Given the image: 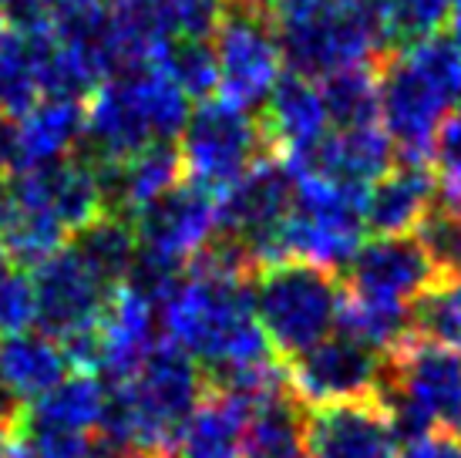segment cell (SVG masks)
Segmentation results:
<instances>
[{
	"label": "cell",
	"instance_id": "1",
	"mask_svg": "<svg viewBox=\"0 0 461 458\" xmlns=\"http://www.w3.org/2000/svg\"><path fill=\"white\" fill-rule=\"evenodd\" d=\"M158 327L193 357L205 381H222L276 357L253 307V280L195 260L158 300Z\"/></svg>",
	"mask_w": 461,
	"mask_h": 458
},
{
	"label": "cell",
	"instance_id": "2",
	"mask_svg": "<svg viewBox=\"0 0 461 458\" xmlns=\"http://www.w3.org/2000/svg\"><path fill=\"white\" fill-rule=\"evenodd\" d=\"M381 125L401 162L431 166V149L461 91V44L435 34L377 64Z\"/></svg>",
	"mask_w": 461,
	"mask_h": 458
},
{
	"label": "cell",
	"instance_id": "3",
	"mask_svg": "<svg viewBox=\"0 0 461 458\" xmlns=\"http://www.w3.org/2000/svg\"><path fill=\"white\" fill-rule=\"evenodd\" d=\"M267 14L283 61L313 81L347 68H377L394 51L384 7L357 0H269Z\"/></svg>",
	"mask_w": 461,
	"mask_h": 458
},
{
	"label": "cell",
	"instance_id": "4",
	"mask_svg": "<svg viewBox=\"0 0 461 458\" xmlns=\"http://www.w3.org/2000/svg\"><path fill=\"white\" fill-rule=\"evenodd\" d=\"M203 388L205 374L193 357L168 341L158 344L135 378L115 384L102 432L95 438L176 455L179 435L199 405Z\"/></svg>",
	"mask_w": 461,
	"mask_h": 458
},
{
	"label": "cell",
	"instance_id": "5",
	"mask_svg": "<svg viewBox=\"0 0 461 458\" xmlns=\"http://www.w3.org/2000/svg\"><path fill=\"white\" fill-rule=\"evenodd\" d=\"M384 401L397 445L431 432L461 435V354L408 334L387 354Z\"/></svg>",
	"mask_w": 461,
	"mask_h": 458
},
{
	"label": "cell",
	"instance_id": "6",
	"mask_svg": "<svg viewBox=\"0 0 461 458\" xmlns=\"http://www.w3.org/2000/svg\"><path fill=\"white\" fill-rule=\"evenodd\" d=\"M340 273L283 260L259 270L253 280V307L269 347L280 361H296L337 334Z\"/></svg>",
	"mask_w": 461,
	"mask_h": 458
},
{
	"label": "cell",
	"instance_id": "7",
	"mask_svg": "<svg viewBox=\"0 0 461 458\" xmlns=\"http://www.w3.org/2000/svg\"><path fill=\"white\" fill-rule=\"evenodd\" d=\"M185 179L199 189L222 196L232 182L273 155L263 118L226 98H205L193 108L179 135Z\"/></svg>",
	"mask_w": 461,
	"mask_h": 458
},
{
	"label": "cell",
	"instance_id": "8",
	"mask_svg": "<svg viewBox=\"0 0 461 458\" xmlns=\"http://www.w3.org/2000/svg\"><path fill=\"white\" fill-rule=\"evenodd\" d=\"M296 199L283 223V253L310 267L344 273L347 263L364 246V199L367 192H354L321 179L294 182Z\"/></svg>",
	"mask_w": 461,
	"mask_h": 458
},
{
	"label": "cell",
	"instance_id": "9",
	"mask_svg": "<svg viewBox=\"0 0 461 458\" xmlns=\"http://www.w3.org/2000/svg\"><path fill=\"white\" fill-rule=\"evenodd\" d=\"M212 54L219 68V98L257 112L267 105L283 78V48L267 11L230 7L216 38Z\"/></svg>",
	"mask_w": 461,
	"mask_h": 458
},
{
	"label": "cell",
	"instance_id": "10",
	"mask_svg": "<svg viewBox=\"0 0 461 458\" xmlns=\"http://www.w3.org/2000/svg\"><path fill=\"white\" fill-rule=\"evenodd\" d=\"M387 354L367 344L333 334L303 357L286 364L290 395L303 408H327L344 401H371L384 395Z\"/></svg>",
	"mask_w": 461,
	"mask_h": 458
},
{
	"label": "cell",
	"instance_id": "11",
	"mask_svg": "<svg viewBox=\"0 0 461 458\" xmlns=\"http://www.w3.org/2000/svg\"><path fill=\"white\" fill-rule=\"evenodd\" d=\"M438 280H445V273L414 233L364 240L357 256L340 273V283L350 297L391 310H414V304Z\"/></svg>",
	"mask_w": 461,
	"mask_h": 458
},
{
	"label": "cell",
	"instance_id": "12",
	"mask_svg": "<svg viewBox=\"0 0 461 458\" xmlns=\"http://www.w3.org/2000/svg\"><path fill=\"white\" fill-rule=\"evenodd\" d=\"M31 280L38 297V327L58 344L95 331L108 297L115 290L85 263V256L75 246H65L48 263H41L31 273Z\"/></svg>",
	"mask_w": 461,
	"mask_h": 458
},
{
	"label": "cell",
	"instance_id": "13",
	"mask_svg": "<svg viewBox=\"0 0 461 458\" xmlns=\"http://www.w3.org/2000/svg\"><path fill=\"white\" fill-rule=\"evenodd\" d=\"M7 189L31 203L34 209L48 213L68 229V236H77L81 229L108 213V196L102 186V172L88 155H68L61 162L41 169H27L7 182Z\"/></svg>",
	"mask_w": 461,
	"mask_h": 458
},
{
	"label": "cell",
	"instance_id": "14",
	"mask_svg": "<svg viewBox=\"0 0 461 458\" xmlns=\"http://www.w3.org/2000/svg\"><path fill=\"white\" fill-rule=\"evenodd\" d=\"M158 307L135 283H118L95 324V371L112 384H125L158 347Z\"/></svg>",
	"mask_w": 461,
	"mask_h": 458
},
{
	"label": "cell",
	"instance_id": "15",
	"mask_svg": "<svg viewBox=\"0 0 461 458\" xmlns=\"http://www.w3.org/2000/svg\"><path fill=\"white\" fill-rule=\"evenodd\" d=\"M307 458H397V435L381 398L307 408Z\"/></svg>",
	"mask_w": 461,
	"mask_h": 458
},
{
	"label": "cell",
	"instance_id": "16",
	"mask_svg": "<svg viewBox=\"0 0 461 458\" xmlns=\"http://www.w3.org/2000/svg\"><path fill=\"white\" fill-rule=\"evenodd\" d=\"M155 142L125 75L108 78L85 102V155L98 166H122Z\"/></svg>",
	"mask_w": 461,
	"mask_h": 458
},
{
	"label": "cell",
	"instance_id": "17",
	"mask_svg": "<svg viewBox=\"0 0 461 458\" xmlns=\"http://www.w3.org/2000/svg\"><path fill=\"white\" fill-rule=\"evenodd\" d=\"M259 118H263L273 152H280V159L310 152L313 145H321L330 135L333 128L321 81L296 75V71L280 78V85L267 98V108Z\"/></svg>",
	"mask_w": 461,
	"mask_h": 458
},
{
	"label": "cell",
	"instance_id": "18",
	"mask_svg": "<svg viewBox=\"0 0 461 458\" xmlns=\"http://www.w3.org/2000/svg\"><path fill=\"white\" fill-rule=\"evenodd\" d=\"M253 401L232 388L205 381L176 445V458H243Z\"/></svg>",
	"mask_w": 461,
	"mask_h": 458
},
{
	"label": "cell",
	"instance_id": "19",
	"mask_svg": "<svg viewBox=\"0 0 461 458\" xmlns=\"http://www.w3.org/2000/svg\"><path fill=\"white\" fill-rule=\"evenodd\" d=\"M438 203L435 169L421 162H394L364 199V226L377 236H411Z\"/></svg>",
	"mask_w": 461,
	"mask_h": 458
},
{
	"label": "cell",
	"instance_id": "20",
	"mask_svg": "<svg viewBox=\"0 0 461 458\" xmlns=\"http://www.w3.org/2000/svg\"><path fill=\"white\" fill-rule=\"evenodd\" d=\"M98 166V162H95ZM108 196V213L135 219L152 203L182 186V155L176 142H152L122 166H98Z\"/></svg>",
	"mask_w": 461,
	"mask_h": 458
},
{
	"label": "cell",
	"instance_id": "21",
	"mask_svg": "<svg viewBox=\"0 0 461 458\" xmlns=\"http://www.w3.org/2000/svg\"><path fill=\"white\" fill-rule=\"evenodd\" d=\"M85 145V105L41 98L24 118L14 122V155L17 172L61 162ZM14 172V176H17Z\"/></svg>",
	"mask_w": 461,
	"mask_h": 458
},
{
	"label": "cell",
	"instance_id": "22",
	"mask_svg": "<svg viewBox=\"0 0 461 458\" xmlns=\"http://www.w3.org/2000/svg\"><path fill=\"white\" fill-rule=\"evenodd\" d=\"M71 374L65 347L41 331L4 334L0 337V384L21 408L54 391Z\"/></svg>",
	"mask_w": 461,
	"mask_h": 458
},
{
	"label": "cell",
	"instance_id": "23",
	"mask_svg": "<svg viewBox=\"0 0 461 458\" xmlns=\"http://www.w3.org/2000/svg\"><path fill=\"white\" fill-rule=\"evenodd\" d=\"M112 405L108 384L91 374V371H71L54 391L34 401L24 411L27 428L54 435H77V438H95L102 432L104 415Z\"/></svg>",
	"mask_w": 461,
	"mask_h": 458
},
{
	"label": "cell",
	"instance_id": "24",
	"mask_svg": "<svg viewBox=\"0 0 461 458\" xmlns=\"http://www.w3.org/2000/svg\"><path fill=\"white\" fill-rule=\"evenodd\" d=\"M68 246V229L48 213L17 199L7 186L0 189V253L17 270H34Z\"/></svg>",
	"mask_w": 461,
	"mask_h": 458
},
{
	"label": "cell",
	"instance_id": "25",
	"mask_svg": "<svg viewBox=\"0 0 461 458\" xmlns=\"http://www.w3.org/2000/svg\"><path fill=\"white\" fill-rule=\"evenodd\" d=\"M307 408L290 391L253 408L243 458H307Z\"/></svg>",
	"mask_w": 461,
	"mask_h": 458
},
{
	"label": "cell",
	"instance_id": "26",
	"mask_svg": "<svg viewBox=\"0 0 461 458\" xmlns=\"http://www.w3.org/2000/svg\"><path fill=\"white\" fill-rule=\"evenodd\" d=\"M41 102L38 34L0 31V118L17 122Z\"/></svg>",
	"mask_w": 461,
	"mask_h": 458
},
{
	"label": "cell",
	"instance_id": "27",
	"mask_svg": "<svg viewBox=\"0 0 461 458\" xmlns=\"http://www.w3.org/2000/svg\"><path fill=\"white\" fill-rule=\"evenodd\" d=\"M71 246L85 256V263H88L108 287L129 283L131 270H135V260H139L135 226H131V219L118 216V213H104L98 223H91L88 229H81Z\"/></svg>",
	"mask_w": 461,
	"mask_h": 458
},
{
	"label": "cell",
	"instance_id": "28",
	"mask_svg": "<svg viewBox=\"0 0 461 458\" xmlns=\"http://www.w3.org/2000/svg\"><path fill=\"white\" fill-rule=\"evenodd\" d=\"M321 91L333 128L350 132V128L381 125V81L374 64L321 78Z\"/></svg>",
	"mask_w": 461,
	"mask_h": 458
},
{
	"label": "cell",
	"instance_id": "29",
	"mask_svg": "<svg viewBox=\"0 0 461 458\" xmlns=\"http://www.w3.org/2000/svg\"><path fill=\"white\" fill-rule=\"evenodd\" d=\"M135 88V98L141 105V114L152 128L155 142H172L176 135H182V128L193 114L189 95L162 71V68H145L135 75H125Z\"/></svg>",
	"mask_w": 461,
	"mask_h": 458
},
{
	"label": "cell",
	"instance_id": "30",
	"mask_svg": "<svg viewBox=\"0 0 461 458\" xmlns=\"http://www.w3.org/2000/svg\"><path fill=\"white\" fill-rule=\"evenodd\" d=\"M411 331L461 354V273L438 280L411 310Z\"/></svg>",
	"mask_w": 461,
	"mask_h": 458
},
{
	"label": "cell",
	"instance_id": "31",
	"mask_svg": "<svg viewBox=\"0 0 461 458\" xmlns=\"http://www.w3.org/2000/svg\"><path fill=\"white\" fill-rule=\"evenodd\" d=\"M158 68L189 95V102H193V98L205 102V98H212L219 88L216 54H212V44H209V41L172 38L166 54H162V61H158Z\"/></svg>",
	"mask_w": 461,
	"mask_h": 458
},
{
	"label": "cell",
	"instance_id": "32",
	"mask_svg": "<svg viewBox=\"0 0 461 458\" xmlns=\"http://www.w3.org/2000/svg\"><path fill=\"white\" fill-rule=\"evenodd\" d=\"M451 0H387V31L391 44L408 48L424 38H435L448 21Z\"/></svg>",
	"mask_w": 461,
	"mask_h": 458
},
{
	"label": "cell",
	"instance_id": "33",
	"mask_svg": "<svg viewBox=\"0 0 461 458\" xmlns=\"http://www.w3.org/2000/svg\"><path fill=\"white\" fill-rule=\"evenodd\" d=\"M414 236L421 240L428 256L438 263L445 277H458L461 273V216L441 203L431 206V213L421 219V226L414 229Z\"/></svg>",
	"mask_w": 461,
	"mask_h": 458
},
{
	"label": "cell",
	"instance_id": "34",
	"mask_svg": "<svg viewBox=\"0 0 461 458\" xmlns=\"http://www.w3.org/2000/svg\"><path fill=\"white\" fill-rule=\"evenodd\" d=\"M38 324V297L31 273L17 267L0 270V337L24 334Z\"/></svg>",
	"mask_w": 461,
	"mask_h": 458
},
{
	"label": "cell",
	"instance_id": "35",
	"mask_svg": "<svg viewBox=\"0 0 461 458\" xmlns=\"http://www.w3.org/2000/svg\"><path fill=\"white\" fill-rule=\"evenodd\" d=\"M95 455V438H77V435H54L27 428L24 421L7 442L4 458H91Z\"/></svg>",
	"mask_w": 461,
	"mask_h": 458
},
{
	"label": "cell",
	"instance_id": "36",
	"mask_svg": "<svg viewBox=\"0 0 461 458\" xmlns=\"http://www.w3.org/2000/svg\"><path fill=\"white\" fill-rule=\"evenodd\" d=\"M226 11H230V0H168L166 21L172 38L212 41Z\"/></svg>",
	"mask_w": 461,
	"mask_h": 458
},
{
	"label": "cell",
	"instance_id": "37",
	"mask_svg": "<svg viewBox=\"0 0 461 458\" xmlns=\"http://www.w3.org/2000/svg\"><path fill=\"white\" fill-rule=\"evenodd\" d=\"M431 169H435L438 189L461 186V114H448L431 149Z\"/></svg>",
	"mask_w": 461,
	"mask_h": 458
},
{
	"label": "cell",
	"instance_id": "38",
	"mask_svg": "<svg viewBox=\"0 0 461 458\" xmlns=\"http://www.w3.org/2000/svg\"><path fill=\"white\" fill-rule=\"evenodd\" d=\"M397 458H461V435L455 432H431L401 445Z\"/></svg>",
	"mask_w": 461,
	"mask_h": 458
},
{
	"label": "cell",
	"instance_id": "39",
	"mask_svg": "<svg viewBox=\"0 0 461 458\" xmlns=\"http://www.w3.org/2000/svg\"><path fill=\"white\" fill-rule=\"evenodd\" d=\"M108 7L115 14H129V17H152V21H162V24L168 27L166 21V7L168 0H104ZM172 34V31H168Z\"/></svg>",
	"mask_w": 461,
	"mask_h": 458
},
{
	"label": "cell",
	"instance_id": "40",
	"mask_svg": "<svg viewBox=\"0 0 461 458\" xmlns=\"http://www.w3.org/2000/svg\"><path fill=\"white\" fill-rule=\"evenodd\" d=\"M438 203L451 209L455 216H461V186H451V189H438Z\"/></svg>",
	"mask_w": 461,
	"mask_h": 458
},
{
	"label": "cell",
	"instance_id": "41",
	"mask_svg": "<svg viewBox=\"0 0 461 458\" xmlns=\"http://www.w3.org/2000/svg\"><path fill=\"white\" fill-rule=\"evenodd\" d=\"M448 21H451V38H455L461 44V0H451Z\"/></svg>",
	"mask_w": 461,
	"mask_h": 458
},
{
	"label": "cell",
	"instance_id": "42",
	"mask_svg": "<svg viewBox=\"0 0 461 458\" xmlns=\"http://www.w3.org/2000/svg\"><path fill=\"white\" fill-rule=\"evenodd\" d=\"M230 7H246V11H267L269 0H230Z\"/></svg>",
	"mask_w": 461,
	"mask_h": 458
},
{
	"label": "cell",
	"instance_id": "43",
	"mask_svg": "<svg viewBox=\"0 0 461 458\" xmlns=\"http://www.w3.org/2000/svg\"><path fill=\"white\" fill-rule=\"evenodd\" d=\"M7 442H11V432L0 428V458H4V452H7Z\"/></svg>",
	"mask_w": 461,
	"mask_h": 458
},
{
	"label": "cell",
	"instance_id": "44",
	"mask_svg": "<svg viewBox=\"0 0 461 458\" xmlns=\"http://www.w3.org/2000/svg\"><path fill=\"white\" fill-rule=\"evenodd\" d=\"M7 27V17H4V0H0V31Z\"/></svg>",
	"mask_w": 461,
	"mask_h": 458
},
{
	"label": "cell",
	"instance_id": "45",
	"mask_svg": "<svg viewBox=\"0 0 461 458\" xmlns=\"http://www.w3.org/2000/svg\"><path fill=\"white\" fill-rule=\"evenodd\" d=\"M458 105H461V91H458Z\"/></svg>",
	"mask_w": 461,
	"mask_h": 458
}]
</instances>
